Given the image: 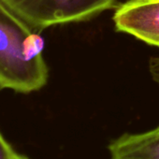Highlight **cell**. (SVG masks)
Instances as JSON below:
<instances>
[{
	"label": "cell",
	"mask_w": 159,
	"mask_h": 159,
	"mask_svg": "<svg viewBox=\"0 0 159 159\" xmlns=\"http://www.w3.org/2000/svg\"><path fill=\"white\" fill-rule=\"evenodd\" d=\"M39 32L0 1V90L30 94L43 88L49 69Z\"/></svg>",
	"instance_id": "1"
},
{
	"label": "cell",
	"mask_w": 159,
	"mask_h": 159,
	"mask_svg": "<svg viewBox=\"0 0 159 159\" xmlns=\"http://www.w3.org/2000/svg\"><path fill=\"white\" fill-rule=\"evenodd\" d=\"M36 32L91 19L115 7L117 0H0Z\"/></svg>",
	"instance_id": "2"
},
{
	"label": "cell",
	"mask_w": 159,
	"mask_h": 159,
	"mask_svg": "<svg viewBox=\"0 0 159 159\" xmlns=\"http://www.w3.org/2000/svg\"><path fill=\"white\" fill-rule=\"evenodd\" d=\"M113 22L117 31L159 47V0H129L117 8Z\"/></svg>",
	"instance_id": "3"
},
{
	"label": "cell",
	"mask_w": 159,
	"mask_h": 159,
	"mask_svg": "<svg viewBox=\"0 0 159 159\" xmlns=\"http://www.w3.org/2000/svg\"><path fill=\"white\" fill-rule=\"evenodd\" d=\"M111 159H159V126L138 134H125L108 146Z\"/></svg>",
	"instance_id": "4"
},
{
	"label": "cell",
	"mask_w": 159,
	"mask_h": 159,
	"mask_svg": "<svg viewBox=\"0 0 159 159\" xmlns=\"http://www.w3.org/2000/svg\"><path fill=\"white\" fill-rule=\"evenodd\" d=\"M16 152L0 133V159H14Z\"/></svg>",
	"instance_id": "5"
},
{
	"label": "cell",
	"mask_w": 159,
	"mask_h": 159,
	"mask_svg": "<svg viewBox=\"0 0 159 159\" xmlns=\"http://www.w3.org/2000/svg\"><path fill=\"white\" fill-rule=\"evenodd\" d=\"M149 71L152 81L159 85V56L151 58L149 62Z\"/></svg>",
	"instance_id": "6"
},
{
	"label": "cell",
	"mask_w": 159,
	"mask_h": 159,
	"mask_svg": "<svg viewBox=\"0 0 159 159\" xmlns=\"http://www.w3.org/2000/svg\"><path fill=\"white\" fill-rule=\"evenodd\" d=\"M14 159H29L28 157H26V156H25V155H23V154H20V153H15V157H14Z\"/></svg>",
	"instance_id": "7"
}]
</instances>
